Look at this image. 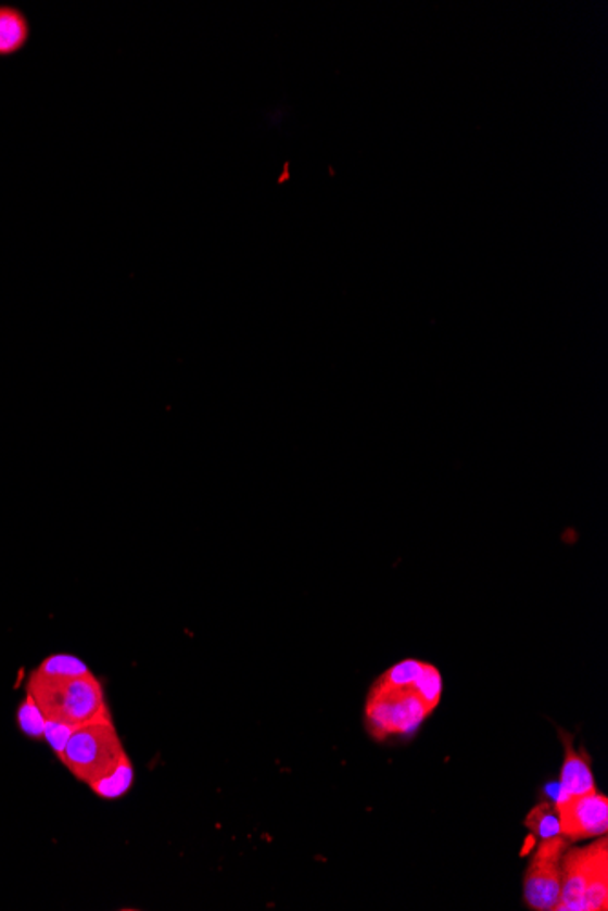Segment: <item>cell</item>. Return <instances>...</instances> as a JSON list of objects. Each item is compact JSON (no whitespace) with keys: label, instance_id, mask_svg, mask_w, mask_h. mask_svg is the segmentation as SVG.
Wrapping results in <instances>:
<instances>
[{"label":"cell","instance_id":"6da1fadb","mask_svg":"<svg viewBox=\"0 0 608 911\" xmlns=\"http://www.w3.org/2000/svg\"><path fill=\"white\" fill-rule=\"evenodd\" d=\"M46 721L72 727L90 722L112 721L102 682L93 673L83 676H46L31 671L26 684Z\"/></svg>","mask_w":608,"mask_h":911},{"label":"cell","instance_id":"7a4b0ae2","mask_svg":"<svg viewBox=\"0 0 608 911\" xmlns=\"http://www.w3.org/2000/svg\"><path fill=\"white\" fill-rule=\"evenodd\" d=\"M125 755L128 754L113 721H99L75 727L59 761L90 786L113 772Z\"/></svg>","mask_w":608,"mask_h":911},{"label":"cell","instance_id":"3957f363","mask_svg":"<svg viewBox=\"0 0 608 911\" xmlns=\"http://www.w3.org/2000/svg\"><path fill=\"white\" fill-rule=\"evenodd\" d=\"M427 662V660H425ZM422 662V666H425ZM422 670V668H421ZM421 673V671H419ZM417 679L405 686H383L373 682L365 706L368 732L378 741L411 733L432 713L417 692Z\"/></svg>","mask_w":608,"mask_h":911},{"label":"cell","instance_id":"277c9868","mask_svg":"<svg viewBox=\"0 0 608 911\" xmlns=\"http://www.w3.org/2000/svg\"><path fill=\"white\" fill-rule=\"evenodd\" d=\"M569 840L561 835L541 839L524 872L523 894L530 910L554 911L561 889V859Z\"/></svg>","mask_w":608,"mask_h":911},{"label":"cell","instance_id":"5b68a950","mask_svg":"<svg viewBox=\"0 0 608 911\" xmlns=\"http://www.w3.org/2000/svg\"><path fill=\"white\" fill-rule=\"evenodd\" d=\"M559 817V835L567 840L601 837L608 832V799L605 795H578L554 802Z\"/></svg>","mask_w":608,"mask_h":911},{"label":"cell","instance_id":"8992f818","mask_svg":"<svg viewBox=\"0 0 608 911\" xmlns=\"http://www.w3.org/2000/svg\"><path fill=\"white\" fill-rule=\"evenodd\" d=\"M559 737L563 743L565 757L561 775H559L558 800L570 799L578 795L592 794L597 792L594 775H592L591 759L583 751H578L572 743V735L559 730Z\"/></svg>","mask_w":608,"mask_h":911},{"label":"cell","instance_id":"52a82bcc","mask_svg":"<svg viewBox=\"0 0 608 911\" xmlns=\"http://www.w3.org/2000/svg\"><path fill=\"white\" fill-rule=\"evenodd\" d=\"M588 846L565 850L561 859V889L554 911H585Z\"/></svg>","mask_w":608,"mask_h":911},{"label":"cell","instance_id":"ba28073f","mask_svg":"<svg viewBox=\"0 0 608 911\" xmlns=\"http://www.w3.org/2000/svg\"><path fill=\"white\" fill-rule=\"evenodd\" d=\"M608 910V839L588 845V866H586L585 911Z\"/></svg>","mask_w":608,"mask_h":911},{"label":"cell","instance_id":"9c48e42d","mask_svg":"<svg viewBox=\"0 0 608 911\" xmlns=\"http://www.w3.org/2000/svg\"><path fill=\"white\" fill-rule=\"evenodd\" d=\"M28 18L13 7H0V56H12L28 45Z\"/></svg>","mask_w":608,"mask_h":911},{"label":"cell","instance_id":"30bf717a","mask_svg":"<svg viewBox=\"0 0 608 911\" xmlns=\"http://www.w3.org/2000/svg\"><path fill=\"white\" fill-rule=\"evenodd\" d=\"M134 764L128 755L123 757V761L118 762L117 768L113 772L107 773L106 777L99 779L97 783L90 784L91 792L99 795L102 799L113 800L123 797V795L130 792L134 786Z\"/></svg>","mask_w":608,"mask_h":911},{"label":"cell","instance_id":"8fae6325","mask_svg":"<svg viewBox=\"0 0 608 911\" xmlns=\"http://www.w3.org/2000/svg\"><path fill=\"white\" fill-rule=\"evenodd\" d=\"M524 826L529 827L532 837L535 839H548L559 835V817L556 805L553 802H540L524 817Z\"/></svg>","mask_w":608,"mask_h":911},{"label":"cell","instance_id":"7c38bea8","mask_svg":"<svg viewBox=\"0 0 608 911\" xmlns=\"http://www.w3.org/2000/svg\"><path fill=\"white\" fill-rule=\"evenodd\" d=\"M34 671L46 676H83L91 673L90 666L86 665L85 660L69 654L50 655Z\"/></svg>","mask_w":608,"mask_h":911},{"label":"cell","instance_id":"4fadbf2b","mask_svg":"<svg viewBox=\"0 0 608 911\" xmlns=\"http://www.w3.org/2000/svg\"><path fill=\"white\" fill-rule=\"evenodd\" d=\"M17 722L21 732L29 738L45 737L46 717L39 710V706L31 699V695H26L23 705L18 706Z\"/></svg>","mask_w":608,"mask_h":911},{"label":"cell","instance_id":"5bb4252c","mask_svg":"<svg viewBox=\"0 0 608 911\" xmlns=\"http://www.w3.org/2000/svg\"><path fill=\"white\" fill-rule=\"evenodd\" d=\"M75 727L63 724V722L46 721L45 738L50 744L51 749L55 751L56 757L63 754L64 746L68 743L69 735Z\"/></svg>","mask_w":608,"mask_h":911}]
</instances>
